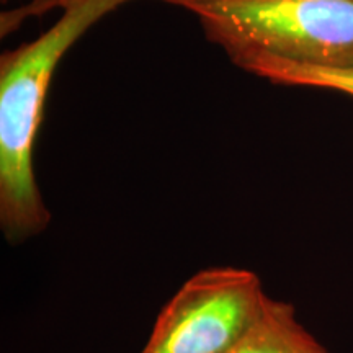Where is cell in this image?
I'll use <instances>...</instances> for the list:
<instances>
[{"instance_id": "2", "label": "cell", "mask_w": 353, "mask_h": 353, "mask_svg": "<svg viewBox=\"0 0 353 353\" xmlns=\"http://www.w3.org/2000/svg\"><path fill=\"white\" fill-rule=\"evenodd\" d=\"M195 13L234 61L272 56L322 68L353 65V0H167Z\"/></svg>"}, {"instance_id": "3", "label": "cell", "mask_w": 353, "mask_h": 353, "mask_svg": "<svg viewBox=\"0 0 353 353\" xmlns=\"http://www.w3.org/2000/svg\"><path fill=\"white\" fill-rule=\"evenodd\" d=\"M267 301L257 273L205 268L162 307L141 353H229L260 319Z\"/></svg>"}, {"instance_id": "5", "label": "cell", "mask_w": 353, "mask_h": 353, "mask_svg": "<svg viewBox=\"0 0 353 353\" xmlns=\"http://www.w3.org/2000/svg\"><path fill=\"white\" fill-rule=\"evenodd\" d=\"M237 64L272 82L288 85L317 87L337 90L353 97V65L352 68H322V65L298 64L272 56H244L236 59Z\"/></svg>"}, {"instance_id": "1", "label": "cell", "mask_w": 353, "mask_h": 353, "mask_svg": "<svg viewBox=\"0 0 353 353\" xmlns=\"http://www.w3.org/2000/svg\"><path fill=\"white\" fill-rule=\"evenodd\" d=\"M130 0H63L64 13L37 41L3 59L0 79V228L12 244L50 224L33 152L56 64L95 21Z\"/></svg>"}, {"instance_id": "4", "label": "cell", "mask_w": 353, "mask_h": 353, "mask_svg": "<svg viewBox=\"0 0 353 353\" xmlns=\"http://www.w3.org/2000/svg\"><path fill=\"white\" fill-rule=\"evenodd\" d=\"M229 353H330L298 321L290 303L268 298L260 319Z\"/></svg>"}]
</instances>
